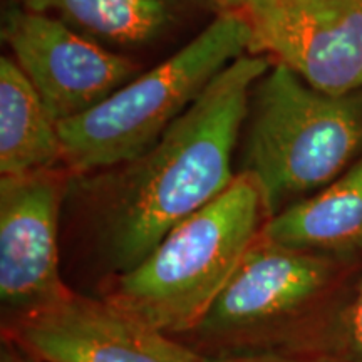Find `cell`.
<instances>
[{
    "label": "cell",
    "instance_id": "6da1fadb",
    "mask_svg": "<svg viewBox=\"0 0 362 362\" xmlns=\"http://www.w3.org/2000/svg\"><path fill=\"white\" fill-rule=\"evenodd\" d=\"M272 66L245 54L221 71L158 141L133 160L69 176L90 255L107 280L146 259L181 221L225 192L250 93Z\"/></svg>",
    "mask_w": 362,
    "mask_h": 362
},
{
    "label": "cell",
    "instance_id": "7a4b0ae2",
    "mask_svg": "<svg viewBox=\"0 0 362 362\" xmlns=\"http://www.w3.org/2000/svg\"><path fill=\"white\" fill-rule=\"evenodd\" d=\"M238 146L237 173L257 181L270 218L362 156V89L324 93L274 62L253 86Z\"/></svg>",
    "mask_w": 362,
    "mask_h": 362
},
{
    "label": "cell",
    "instance_id": "3957f363",
    "mask_svg": "<svg viewBox=\"0 0 362 362\" xmlns=\"http://www.w3.org/2000/svg\"><path fill=\"white\" fill-rule=\"evenodd\" d=\"M250 175L171 230L134 269L111 279L101 298L133 319L180 337L203 319L267 221Z\"/></svg>",
    "mask_w": 362,
    "mask_h": 362
},
{
    "label": "cell",
    "instance_id": "277c9868",
    "mask_svg": "<svg viewBox=\"0 0 362 362\" xmlns=\"http://www.w3.org/2000/svg\"><path fill=\"white\" fill-rule=\"evenodd\" d=\"M252 27L240 12H220L200 34L151 71L121 86L96 107L57 124L62 166L96 173L151 148L226 67L250 51Z\"/></svg>",
    "mask_w": 362,
    "mask_h": 362
},
{
    "label": "cell",
    "instance_id": "5b68a950",
    "mask_svg": "<svg viewBox=\"0 0 362 362\" xmlns=\"http://www.w3.org/2000/svg\"><path fill=\"white\" fill-rule=\"evenodd\" d=\"M339 270L336 255L260 235L200 322L176 339L203 357L307 352L298 332L334 291Z\"/></svg>",
    "mask_w": 362,
    "mask_h": 362
},
{
    "label": "cell",
    "instance_id": "8992f818",
    "mask_svg": "<svg viewBox=\"0 0 362 362\" xmlns=\"http://www.w3.org/2000/svg\"><path fill=\"white\" fill-rule=\"evenodd\" d=\"M67 171L0 176V304L6 329L61 304L74 291L61 272Z\"/></svg>",
    "mask_w": 362,
    "mask_h": 362
},
{
    "label": "cell",
    "instance_id": "52a82bcc",
    "mask_svg": "<svg viewBox=\"0 0 362 362\" xmlns=\"http://www.w3.org/2000/svg\"><path fill=\"white\" fill-rule=\"evenodd\" d=\"M2 39L57 124L96 107L138 74L129 57L24 6L7 11Z\"/></svg>",
    "mask_w": 362,
    "mask_h": 362
},
{
    "label": "cell",
    "instance_id": "ba28073f",
    "mask_svg": "<svg viewBox=\"0 0 362 362\" xmlns=\"http://www.w3.org/2000/svg\"><path fill=\"white\" fill-rule=\"evenodd\" d=\"M248 54L274 57L329 94L362 89V0H260Z\"/></svg>",
    "mask_w": 362,
    "mask_h": 362
},
{
    "label": "cell",
    "instance_id": "9c48e42d",
    "mask_svg": "<svg viewBox=\"0 0 362 362\" xmlns=\"http://www.w3.org/2000/svg\"><path fill=\"white\" fill-rule=\"evenodd\" d=\"M6 337L45 362H202L200 354L176 337L101 297L76 292L6 329Z\"/></svg>",
    "mask_w": 362,
    "mask_h": 362
},
{
    "label": "cell",
    "instance_id": "30bf717a",
    "mask_svg": "<svg viewBox=\"0 0 362 362\" xmlns=\"http://www.w3.org/2000/svg\"><path fill=\"white\" fill-rule=\"evenodd\" d=\"M260 235L296 250L362 253V156L325 188L267 218Z\"/></svg>",
    "mask_w": 362,
    "mask_h": 362
},
{
    "label": "cell",
    "instance_id": "8fae6325",
    "mask_svg": "<svg viewBox=\"0 0 362 362\" xmlns=\"http://www.w3.org/2000/svg\"><path fill=\"white\" fill-rule=\"evenodd\" d=\"M62 166V144L39 93L12 57H0V173L29 175Z\"/></svg>",
    "mask_w": 362,
    "mask_h": 362
},
{
    "label": "cell",
    "instance_id": "7c38bea8",
    "mask_svg": "<svg viewBox=\"0 0 362 362\" xmlns=\"http://www.w3.org/2000/svg\"><path fill=\"white\" fill-rule=\"evenodd\" d=\"M185 0H22V6L56 13L76 30L98 40L134 47L160 37Z\"/></svg>",
    "mask_w": 362,
    "mask_h": 362
},
{
    "label": "cell",
    "instance_id": "4fadbf2b",
    "mask_svg": "<svg viewBox=\"0 0 362 362\" xmlns=\"http://www.w3.org/2000/svg\"><path fill=\"white\" fill-rule=\"evenodd\" d=\"M341 344L349 362H362V274L341 324Z\"/></svg>",
    "mask_w": 362,
    "mask_h": 362
},
{
    "label": "cell",
    "instance_id": "5bb4252c",
    "mask_svg": "<svg viewBox=\"0 0 362 362\" xmlns=\"http://www.w3.org/2000/svg\"><path fill=\"white\" fill-rule=\"evenodd\" d=\"M202 362H341L332 357L309 354V352H267V354L230 356V357H203Z\"/></svg>",
    "mask_w": 362,
    "mask_h": 362
},
{
    "label": "cell",
    "instance_id": "9a60e30c",
    "mask_svg": "<svg viewBox=\"0 0 362 362\" xmlns=\"http://www.w3.org/2000/svg\"><path fill=\"white\" fill-rule=\"evenodd\" d=\"M0 359L7 362H45L42 359H39L37 356H34L33 352L24 349L21 344H17L16 341H12L11 337H6V336H4Z\"/></svg>",
    "mask_w": 362,
    "mask_h": 362
},
{
    "label": "cell",
    "instance_id": "2e32d148",
    "mask_svg": "<svg viewBox=\"0 0 362 362\" xmlns=\"http://www.w3.org/2000/svg\"><path fill=\"white\" fill-rule=\"evenodd\" d=\"M221 7V12H240L247 16L260 0H215Z\"/></svg>",
    "mask_w": 362,
    "mask_h": 362
},
{
    "label": "cell",
    "instance_id": "e0dca14e",
    "mask_svg": "<svg viewBox=\"0 0 362 362\" xmlns=\"http://www.w3.org/2000/svg\"><path fill=\"white\" fill-rule=\"evenodd\" d=\"M0 362H7V361H4V359H0Z\"/></svg>",
    "mask_w": 362,
    "mask_h": 362
}]
</instances>
